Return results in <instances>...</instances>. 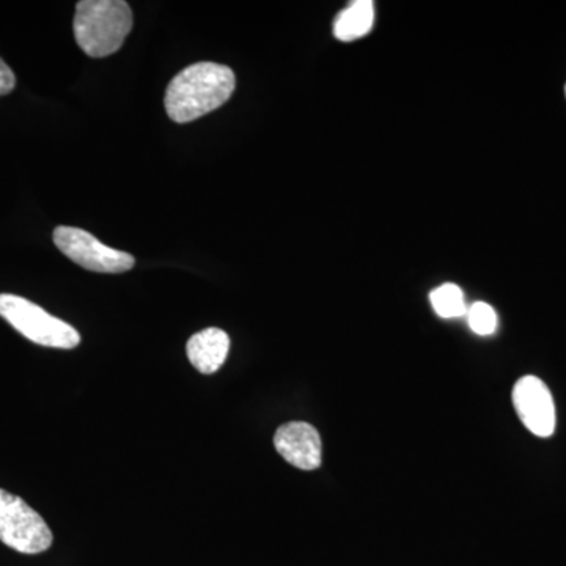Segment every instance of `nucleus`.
Masks as SVG:
<instances>
[{"instance_id":"1","label":"nucleus","mask_w":566,"mask_h":566,"mask_svg":"<svg viewBox=\"0 0 566 566\" xmlns=\"http://www.w3.org/2000/svg\"><path fill=\"white\" fill-rule=\"evenodd\" d=\"M237 77L229 66L199 62L178 73L166 92L167 115L175 123H191L229 102Z\"/></svg>"},{"instance_id":"2","label":"nucleus","mask_w":566,"mask_h":566,"mask_svg":"<svg viewBox=\"0 0 566 566\" xmlns=\"http://www.w3.org/2000/svg\"><path fill=\"white\" fill-rule=\"evenodd\" d=\"M74 36L88 57L115 54L133 29V11L123 0H81L74 14Z\"/></svg>"},{"instance_id":"3","label":"nucleus","mask_w":566,"mask_h":566,"mask_svg":"<svg viewBox=\"0 0 566 566\" xmlns=\"http://www.w3.org/2000/svg\"><path fill=\"white\" fill-rule=\"evenodd\" d=\"M0 316L33 344L61 349L81 344V335L73 326L24 297L0 294Z\"/></svg>"},{"instance_id":"4","label":"nucleus","mask_w":566,"mask_h":566,"mask_svg":"<svg viewBox=\"0 0 566 566\" xmlns=\"http://www.w3.org/2000/svg\"><path fill=\"white\" fill-rule=\"evenodd\" d=\"M0 542L21 554H40L50 549L52 532L21 497L0 490Z\"/></svg>"},{"instance_id":"5","label":"nucleus","mask_w":566,"mask_h":566,"mask_svg":"<svg viewBox=\"0 0 566 566\" xmlns=\"http://www.w3.org/2000/svg\"><path fill=\"white\" fill-rule=\"evenodd\" d=\"M54 244L71 262L93 273H126L136 264L132 253L112 249L76 227H57L54 230Z\"/></svg>"},{"instance_id":"6","label":"nucleus","mask_w":566,"mask_h":566,"mask_svg":"<svg viewBox=\"0 0 566 566\" xmlns=\"http://www.w3.org/2000/svg\"><path fill=\"white\" fill-rule=\"evenodd\" d=\"M513 406L521 422L538 438H549L556 431V405L545 382L536 376H524L513 387Z\"/></svg>"},{"instance_id":"7","label":"nucleus","mask_w":566,"mask_h":566,"mask_svg":"<svg viewBox=\"0 0 566 566\" xmlns=\"http://www.w3.org/2000/svg\"><path fill=\"white\" fill-rule=\"evenodd\" d=\"M274 446L279 455L301 469L315 471L322 465L323 444L318 430L305 422L282 424L274 434Z\"/></svg>"},{"instance_id":"8","label":"nucleus","mask_w":566,"mask_h":566,"mask_svg":"<svg viewBox=\"0 0 566 566\" xmlns=\"http://www.w3.org/2000/svg\"><path fill=\"white\" fill-rule=\"evenodd\" d=\"M229 349V335L218 327H208L193 334L186 345L189 360L203 375L216 374L226 363Z\"/></svg>"},{"instance_id":"9","label":"nucleus","mask_w":566,"mask_h":566,"mask_svg":"<svg viewBox=\"0 0 566 566\" xmlns=\"http://www.w3.org/2000/svg\"><path fill=\"white\" fill-rule=\"evenodd\" d=\"M374 24L375 3L371 0H356L335 18L334 36L349 43V41H356L368 35Z\"/></svg>"},{"instance_id":"10","label":"nucleus","mask_w":566,"mask_h":566,"mask_svg":"<svg viewBox=\"0 0 566 566\" xmlns=\"http://www.w3.org/2000/svg\"><path fill=\"white\" fill-rule=\"evenodd\" d=\"M436 314L442 318H458L468 314L463 290L455 283H444L430 294Z\"/></svg>"},{"instance_id":"11","label":"nucleus","mask_w":566,"mask_h":566,"mask_svg":"<svg viewBox=\"0 0 566 566\" xmlns=\"http://www.w3.org/2000/svg\"><path fill=\"white\" fill-rule=\"evenodd\" d=\"M468 323L471 329L479 335H491L497 327V315L494 308L486 303H475L468 308Z\"/></svg>"},{"instance_id":"12","label":"nucleus","mask_w":566,"mask_h":566,"mask_svg":"<svg viewBox=\"0 0 566 566\" xmlns=\"http://www.w3.org/2000/svg\"><path fill=\"white\" fill-rule=\"evenodd\" d=\"M17 87V76L6 62L0 59V96L9 95Z\"/></svg>"},{"instance_id":"13","label":"nucleus","mask_w":566,"mask_h":566,"mask_svg":"<svg viewBox=\"0 0 566 566\" xmlns=\"http://www.w3.org/2000/svg\"><path fill=\"white\" fill-rule=\"evenodd\" d=\"M565 95H566V85H565Z\"/></svg>"}]
</instances>
